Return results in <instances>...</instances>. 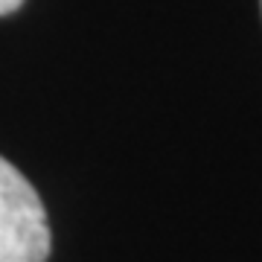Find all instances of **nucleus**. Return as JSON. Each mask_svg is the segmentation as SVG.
<instances>
[{
	"label": "nucleus",
	"mask_w": 262,
	"mask_h": 262,
	"mask_svg": "<svg viewBox=\"0 0 262 262\" xmlns=\"http://www.w3.org/2000/svg\"><path fill=\"white\" fill-rule=\"evenodd\" d=\"M50 225L38 192L9 160L0 158V262H44Z\"/></svg>",
	"instance_id": "1"
},
{
	"label": "nucleus",
	"mask_w": 262,
	"mask_h": 262,
	"mask_svg": "<svg viewBox=\"0 0 262 262\" xmlns=\"http://www.w3.org/2000/svg\"><path fill=\"white\" fill-rule=\"evenodd\" d=\"M24 0H0V15H12Z\"/></svg>",
	"instance_id": "2"
}]
</instances>
